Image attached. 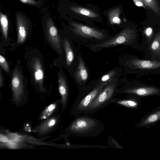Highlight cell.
Segmentation results:
<instances>
[{"mask_svg": "<svg viewBox=\"0 0 160 160\" xmlns=\"http://www.w3.org/2000/svg\"><path fill=\"white\" fill-rule=\"evenodd\" d=\"M77 116L67 128L70 135L80 137H95L104 131L103 123L99 119L84 113Z\"/></svg>", "mask_w": 160, "mask_h": 160, "instance_id": "1", "label": "cell"}, {"mask_svg": "<svg viewBox=\"0 0 160 160\" xmlns=\"http://www.w3.org/2000/svg\"><path fill=\"white\" fill-rule=\"evenodd\" d=\"M68 9L72 20L93 27L94 22L103 23L100 9L94 5L73 2L69 5Z\"/></svg>", "mask_w": 160, "mask_h": 160, "instance_id": "2", "label": "cell"}, {"mask_svg": "<svg viewBox=\"0 0 160 160\" xmlns=\"http://www.w3.org/2000/svg\"><path fill=\"white\" fill-rule=\"evenodd\" d=\"M108 83L102 82L91 91L80 94L75 101L72 108V115L77 116L84 113L90 105Z\"/></svg>", "mask_w": 160, "mask_h": 160, "instance_id": "3", "label": "cell"}, {"mask_svg": "<svg viewBox=\"0 0 160 160\" xmlns=\"http://www.w3.org/2000/svg\"><path fill=\"white\" fill-rule=\"evenodd\" d=\"M136 36V31L135 28L128 27L112 38L92 46V48L95 52H99L104 48L127 44L131 42Z\"/></svg>", "mask_w": 160, "mask_h": 160, "instance_id": "4", "label": "cell"}, {"mask_svg": "<svg viewBox=\"0 0 160 160\" xmlns=\"http://www.w3.org/2000/svg\"><path fill=\"white\" fill-rule=\"evenodd\" d=\"M116 87L115 83L105 86L90 105L84 113H94L112 103V99L116 92Z\"/></svg>", "mask_w": 160, "mask_h": 160, "instance_id": "5", "label": "cell"}, {"mask_svg": "<svg viewBox=\"0 0 160 160\" xmlns=\"http://www.w3.org/2000/svg\"><path fill=\"white\" fill-rule=\"evenodd\" d=\"M69 30L75 34L82 37L103 40L106 37L102 30L84 23L70 20L69 22Z\"/></svg>", "mask_w": 160, "mask_h": 160, "instance_id": "6", "label": "cell"}, {"mask_svg": "<svg viewBox=\"0 0 160 160\" xmlns=\"http://www.w3.org/2000/svg\"><path fill=\"white\" fill-rule=\"evenodd\" d=\"M102 14L106 17L108 26L120 27L126 21L123 8L121 5L110 7Z\"/></svg>", "mask_w": 160, "mask_h": 160, "instance_id": "7", "label": "cell"}, {"mask_svg": "<svg viewBox=\"0 0 160 160\" xmlns=\"http://www.w3.org/2000/svg\"><path fill=\"white\" fill-rule=\"evenodd\" d=\"M46 30L48 41L57 52L62 53L61 39L58 33V30L51 18H49L46 23Z\"/></svg>", "mask_w": 160, "mask_h": 160, "instance_id": "8", "label": "cell"}, {"mask_svg": "<svg viewBox=\"0 0 160 160\" xmlns=\"http://www.w3.org/2000/svg\"><path fill=\"white\" fill-rule=\"evenodd\" d=\"M11 87L15 101H20L24 93V85L21 72L17 68L13 70L11 80Z\"/></svg>", "mask_w": 160, "mask_h": 160, "instance_id": "9", "label": "cell"}, {"mask_svg": "<svg viewBox=\"0 0 160 160\" xmlns=\"http://www.w3.org/2000/svg\"><path fill=\"white\" fill-rule=\"evenodd\" d=\"M18 32L17 42L18 44L23 43L27 37L29 29L28 21L26 18L20 14L16 17Z\"/></svg>", "mask_w": 160, "mask_h": 160, "instance_id": "10", "label": "cell"}, {"mask_svg": "<svg viewBox=\"0 0 160 160\" xmlns=\"http://www.w3.org/2000/svg\"><path fill=\"white\" fill-rule=\"evenodd\" d=\"M160 91L158 88L153 87H141L127 88L119 92L122 93L133 94L145 96L158 94Z\"/></svg>", "mask_w": 160, "mask_h": 160, "instance_id": "11", "label": "cell"}, {"mask_svg": "<svg viewBox=\"0 0 160 160\" xmlns=\"http://www.w3.org/2000/svg\"><path fill=\"white\" fill-rule=\"evenodd\" d=\"M130 62L133 67L137 69L154 70L160 67V61H151L133 58Z\"/></svg>", "mask_w": 160, "mask_h": 160, "instance_id": "12", "label": "cell"}, {"mask_svg": "<svg viewBox=\"0 0 160 160\" xmlns=\"http://www.w3.org/2000/svg\"><path fill=\"white\" fill-rule=\"evenodd\" d=\"M32 68L36 82L43 89L44 72L42 63L38 58H34L32 62Z\"/></svg>", "mask_w": 160, "mask_h": 160, "instance_id": "13", "label": "cell"}, {"mask_svg": "<svg viewBox=\"0 0 160 160\" xmlns=\"http://www.w3.org/2000/svg\"><path fill=\"white\" fill-rule=\"evenodd\" d=\"M77 81L81 84L84 83L88 78V74L82 58L78 57V63L77 71L75 73Z\"/></svg>", "mask_w": 160, "mask_h": 160, "instance_id": "14", "label": "cell"}, {"mask_svg": "<svg viewBox=\"0 0 160 160\" xmlns=\"http://www.w3.org/2000/svg\"><path fill=\"white\" fill-rule=\"evenodd\" d=\"M58 83L59 91L61 96V102L64 109L66 106L68 95V89L65 79L61 74L58 75Z\"/></svg>", "mask_w": 160, "mask_h": 160, "instance_id": "15", "label": "cell"}, {"mask_svg": "<svg viewBox=\"0 0 160 160\" xmlns=\"http://www.w3.org/2000/svg\"><path fill=\"white\" fill-rule=\"evenodd\" d=\"M112 103L130 108H135L138 105L137 101L133 97L126 98L114 97L112 99Z\"/></svg>", "mask_w": 160, "mask_h": 160, "instance_id": "16", "label": "cell"}, {"mask_svg": "<svg viewBox=\"0 0 160 160\" xmlns=\"http://www.w3.org/2000/svg\"><path fill=\"white\" fill-rule=\"evenodd\" d=\"M57 119L55 117L48 119L38 127V131L41 134L45 133L52 129L56 124Z\"/></svg>", "mask_w": 160, "mask_h": 160, "instance_id": "17", "label": "cell"}, {"mask_svg": "<svg viewBox=\"0 0 160 160\" xmlns=\"http://www.w3.org/2000/svg\"><path fill=\"white\" fill-rule=\"evenodd\" d=\"M63 43L66 53V63L67 65L69 66L71 65L74 60V54L70 43L68 40L65 39Z\"/></svg>", "mask_w": 160, "mask_h": 160, "instance_id": "18", "label": "cell"}, {"mask_svg": "<svg viewBox=\"0 0 160 160\" xmlns=\"http://www.w3.org/2000/svg\"><path fill=\"white\" fill-rule=\"evenodd\" d=\"M160 119V110L147 116L141 122L140 125L144 126L154 123Z\"/></svg>", "mask_w": 160, "mask_h": 160, "instance_id": "19", "label": "cell"}, {"mask_svg": "<svg viewBox=\"0 0 160 160\" xmlns=\"http://www.w3.org/2000/svg\"><path fill=\"white\" fill-rule=\"evenodd\" d=\"M147 8L160 16V8L156 0H141Z\"/></svg>", "mask_w": 160, "mask_h": 160, "instance_id": "20", "label": "cell"}, {"mask_svg": "<svg viewBox=\"0 0 160 160\" xmlns=\"http://www.w3.org/2000/svg\"><path fill=\"white\" fill-rule=\"evenodd\" d=\"M0 23L3 32V34L5 39L7 40L8 38V21L7 16L3 14L2 12L0 14Z\"/></svg>", "mask_w": 160, "mask_h": 160, "instance_id": "21", "label": "cell"}, {"mask_svg": "<svg viewBox=\"0 0 160 160\" xmlns=\"http://www.w3.org/2000/svg\"><path fill=\"white\" fill-rule=\"evenodd\" d=\"M152 52L156 54H160V32L157 33L152 42L150 47Z\"/></svg>", "mask_w": 160, "mask_h": 160, "instance_id": "22", "label": "cell"}, {"mask_svg": "<svg viewBox=\"0 0 160 160\" xmlns=\"http://www.w3.org/2000/svg\"><path fill=\"white\" fill-rule=\"evenodd\" d=\"M56 107L55 103H53L48 106L42 112L40 118L41 120L45 119L48 118L53 112Z\"/></svg>", "mask_w": 160, "mask_h": 160, "instance_id": "23", "label": "cell"}, {"mask_svg": "<svg viewBox=\"0 0 160 160\" xmlns=\"http://www.w3.org/2000/svg\"><path fill=\"white\" fill-rule=\"evenodd\" d=\"M115 74V71L114 70H112L103 75L101 79V81L102 82H108L111 81Z\"/></svg>", "mask_w": 160, "mask_h": 160, "instance_id": "24", "label": "cell"}, {"mask_svg": "<svg viewBox=\"0 0 160 160\" xmlns=\"http://www.w3.org/2000/svg\"><path fill=\"white\" fill-rule=\"evenodd\" d=\"M108 144L110 148H123L118 143L114 138L109 135L108 138Z\"/></svg>", "mask_w": 160, "mask_h": 160, "instance_id": "25", "label": "cell"}, {"mask_svg": "<svg viewBox=\"0 0 160 160\" xmlns=\"http://www.w3.org/2000/svg\"><path fill=\"white\" fill-rule=\"evenodd\" d=\"M0 65L5 71L7 72H9V68L8 64L6 59L1 55H0Z\"/></svg>", "mask_w": 160, "mask_h": 160, "instance_id": "26", "label": "cell"}, {"mask_svg": "<svg viewBox=\"0 0 160 160\" xmlns=\"http://www.w3.org/2000/svg\"><path fill=\"white\" fill-rule=\"evenodd\" d=\"M144 33L147 37L150 38L152 34L153 29L151 27H147L144 29Z\"/></svg>", "mask_w": 160, "mask_h": 160, "instance_id": "27", "label": "cell"}, {"mask_svg": "<svg viewBox=\"0 0 160 160\" xmlns=\"http://www.w3.org/2000/svg\"><path fill=\"white\" fill-rule=\"evenodd\" d=\"M134 3L137 6L142 7L145 9L147 8L141 0H132Z\"/></svg>", "mask_w": 160, "mask_h": 160, "instance_id": "28", "label": "cell"}, {"mask_svg": "<svg viewBox=\"0 0 160 160\" xmlns=\"http://www.w3.org/2000/svg\"><path fill=\"white\" fill-rule=\"evenodd\" d=\"M22 2L28 4L36 5L38 2L35 0H20Z\"/></svg>", "mask_w": 160, "mask_h": 160, "instance_id": "29", "label": "cell"}, {"mask_svg": "<svg viewBox=\"0 0 160 160\" xmlns=\"http://www.w3.org/2000/svg\"><path fill=\"white\" fill-rule=\"evenodd\" d=\"M9 141V138L6 136L1 134L0 135V141L1 142L7 143Z\"/></svg>", "mask_w": 160, "mask_h": 160, "instance_id": "30", "label": "cell"}, {"mask_svg": "<svg viewBox=\"0 0 160 160\" xmlns=\"http://www.w3.org/2000/svg\"><path fill=\"white\" fill-rule=\"evenodd\" d=\"M2 74L1 71H0V86L2 87L3 82V79Z\"/></svg>", "mask_w": 160, "mask_h": 160, "instance_id": "31", "label": "cell"}]
</instances>
